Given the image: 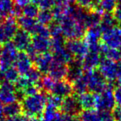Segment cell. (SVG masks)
<instances>
[{
  "instance_id": "cell-13",
  "label": "cell",
  "mask_w": 121,
  "mask_h": 121,
  "mask_svg": "<svg viewBox=\"0 0 121 121\" xmlns=\"http://www.w3.org/2000/svg\"><path fill=\"white\" fill-rule=\"evenodd\" d=\"M13 44L19 52H26L32 42V35L22 28H18L13 38Z\"/></svg>"
},
{
  "instance_id": "cell-41",
  "label": "cell",
  "mask_w": 121,
  "mask_h": 121,
  "mask_svg": "<svg viewBox=\"0 0 121 121\" xmlns=\"http://www.w3.org/2000/svg\"><path fill=\"white\" fill-rule=\"evenodd\" d=\"M113 93H114V97L115 99L116 104L121 105V86H117L113 90Z\"/></svg>"
},
{
  "instance_id": "cell-20",
  "label": "cell",
  "mask_w": 121,
  "mask_h": 121,
  "mask_svg": "<svg viewBox=\"0 0 121 121\" xmlns=\"http://www.w3.org/2000/svg\"><path fill=\"white\" fill-rule=\"evenodd\" d=\"M77 96L82 109H93L95 108L96 95L95 93L86 91Z\"/></svg>"
},
{
  "instance_id": "cell-24",
  "label": "cell",
  "mask_w": 121,
  "mask_h": 121,
  "mask_svg": "<svg viewBox=\"0 0 121 121\" xmlns=\"http://www.w3.org/2000/svg\"><path fill=\"white\" fill-rule=\"evenodd\" d=\"M20 74L13 66H9L4 70H0V81H6L10 83H15L19 78Z\"/></svg>"
},
{
  "instance_id": "cell-3",
  "label": "cell",
  "mask_w": 121,
  "mask_h": 121,
  "mask_svg": "<svg viewBox=\"0 0 121 121\" xmlns=\"http://www.w3.org/2000/svg\"><path fill=\"white\" fill-rule=\"evenodd\" d=\"M87 83L88 91L95 94H99L108 86V81L99 70L93 69L84 72Z\"/></svg>"
},
{
  "instance_id": "cell-42",
  "label": "cell",
  "mask_w": 121,
  "mask_h": 121,
  "mask_svg": "<svg viewBox=\"0 0 121 121\" xmlns=\"http://www.w3.org/2000/svg\"><path fill=\"white\" fill-rule=\"evenodd\" d=\"M111 112H112L113 116H114L115 121L121 119V107H117V106H115V107L111 110Z\"/></svg>"
},
{
  "instance_id": "cell-15",
  "label": "cell",
  "mask_w": 121,
  "mask_h": 121,
  "mask_svg": "<svg viewBox=\"0 0 121 121\" xmlns=\"http://www.w3.org/2000/svg\"><path fill=\"white\" fill-rule=\"evenodd\" d=\"M34 66L37 67L42 74H47L53 61L52 54L49 52L39 53L32 60Z\"/></svg>"
},
{
  "instance_id": "cell-6",
  "label": "cell",
  "mask_w": 121,
  "mask_h": 121,
  "mask_svg": "<svg viewBox=\"0 0 121 121\" xmlns=\"http://www.w3.org/2000/svg\"><path fill=\"white\" fill-rule=\"evenodd\" d=\"M98 67L99 72L103 75L106 81L113 82L115 81L118 75L121 71V60L115 61L110 59L104 58L100 60Z\"/></svg>"
},
{
  "instance_id": "cell-9",
  "label": "cell",
  "mask_w": 121,
  "mask_h": 121,
  "mask_svg": "<svg viewBox=\"0 0 121 121\" xmlns=\"http://www.w3.org/2000/svg\"><path fill=\"white\" fill-rule=\"evenodd\" d=\"M18 50L13 44L9 42L4 45L0 55V70H4L9 66H13L15 63Z\"/></svg>"
},
{
  "instance_id": "cell-27",
  "label": "cell",
  "mask_w": 121,
  "mask_h": 121,
  "mask_svg": "<svg viewBox=\"0 0 121 121\" xmlns=\"http://www.w3.org/2000/svg\"><path fill=\"white\" fill-rule=\"evenodd\" d=\"M116 23H117V22L114 19L113 13H102V15H101V19L99 26L101 28V30H102V32H104V31L108 30V29L114 27L116 25Z\"/></svg>"
},
{
  "instance_id": "cell-19",
  "label": "cell",
  "mask_w": 121,
  "mask_h": 121,
  "mask_svg": "<svg viewBox=\"0 0 121 121\" xmlns=\"http://www.w3.org/2000/svg\"><path fill=\"white\" fill-rule=\"evenodd\" d=\"M66 72H67V65L53 60L47 74L53 80L59 81V80L66 79Z\"/></svg>"
},
{
  "instance_id": "cell-44",
  "label": "cell",
  "mask_w": 121,
  "mask_h": 121,
  "mask_svg": "<svg viewBox=\"0 0 121 121\" xmlns=\"http://www.w3.org/2000/svg\"><path fill=\"white\" fill-rule=\"evenodd\" d=\"M66 121H81L79 115L67 116L66 115Z\"/></svg>"
},
{
  "instance_id": "cell-47",
  "label": "cell",
  "mask_w": 121,
  "mask_h": 121,
  "mask_svg": "<svg viewBox=\"0 0 121 121\" xmlns=\"http://www.w3.org/2000/svg\"><path fill=\"white\" fill-rule=\"evenodd\" d=\"M1 51H2V47H1V45H0V55H1Z\"/></svg>"
},
{
  "instance_id": "cell-31",
  "label": "cell",
  "mask_w": 121,
  "mask_h": 121,
  "mask_svg": "<svg viewBox=\"0 0 121 121\" xmlns=\"http://www.w3.org/2000/svg\"><path fill=\"white\" fill-rule=\"evenodd\" d=\"M72 86H73V91H74V93H76L77 95L86 92V91H88L87 83H86L85 74H83V76H81V77H80L78 80L74 81V82L72 83Z\"/></svg>"
},
{
  "instance_id": "cell-1",
  "label": "cell",
  "mask_w": 121,
  "mask_h": 121,
  "mask_svg": "<svg viewBox=\"0 0 121 121\" xmlns=\"http://www.w3.org/2000/svg\"><path fill=\"white\" fill-rule=\"evenodd\" d=\"M47 102V95L45 91H37L32 95L22 97L21 105L23 114L33 119L42 118Z\"/></svg>"
},
{
  "instance_id": "cell-40",
  "label": "cell",
  "mask_w": 121,
  "mask_h": 121,
  "mask_svg": "<svg viewBox=\"0 0 121 121\" xmlns=\"http://www.w3.org/2000/svg\"><path fill=\"white\" fill-rule=\"evenodd\" d=\"M53 7H66L72 3L73 0H51Z\"/></svg>"
},
{
  "instance_id": "cell-4",
  "label": "cell",
  "mask_w": 121,
  "mask_h": 121,
  "mask_svg": "<svg viewBox=\"0 0 121 121\" xmlns=\"http://www.w3.org/2000/svg\"><path fill=\"white\" fill-rule=\"evenodd\" d=\"M18 28L17 20L13 16L0 21V45L12 42Z\"/></svg>"
},
{
  "instance_id": "cell-48",
  "label": "cell",
  "mask_w": 121,
  "mask_h": 121,
  "mask_svg": "<svg viewBox=\"0 0 121 121\" xmlns=\"http://www.w3.org/2000/svg\"><path fill=\"white\" fill-rule=\"evenodd\" d=\"M118 3H121V0H118Z\"/></svg>"
},
{
  "instance_id": "cell-50",
  "label": "cell",
  "mask_w": 121,
  "mask_h": 121,
  "mask_svg": "<svg viewBox=\"0 0 121 121\" xmlns=\"http://www.w3.org/2000/svg\"><path fill=\"white\" fill-rule=\"evenodd\" d=\"M1 20H2V19H1V17H0V21H1Z\"/></svg>"
},
{
  "instance_id": "cell-14",
  "label": "cell",
  "mask_w": 121,
  "mask_h": 121,
  "mask_svg": "<svg viewBox=\"0 0 121 121\" xmlns=\"http://www.w3.org/2000/svg\"><path fill=\"white\" fill-rule=\"evenodd\" d=\"M50 93L52 95L59 96V97L64 99L66 96L71 95L74 93L72 83L68 81L66 79L55 81Z\"/></svg>"
},
{
  "instance_id": "cell-10",
  "label": "cell",
  "mask_w": 121,
  "mask_h": 121,
  "mask_svg": "<svg viewBox=\"0 0 121 121\" xmlns=\"http://www.w3.org/2000/svg\"><path fill=\"white\" fill-rule=\"evenodd\" d=\"M59 110L67 116L79 115L82 111V108L79 102L78 96L71 95L64 98Z\"/></svg>"
},
{
  "instance_id": "cell-22",
  "label": "cell",
  "mask_w": 121,
  "mask_h": 121,
  "mask_svg": "<svg viewBox=\"0 0 121 121\" xmlns=\"http://www.w3.org/2000/svg\"><path fill=\"white\" fill-rule=\"evenodd\" d=\"M52 54L54 60L60 63H64V64H67L70 60L73 58L72 56L71 55L69 51L66 49V47L65 46L52 50Z\"/></svg>"
},
{
  "instance_id": "cell-36",
  "label": "cell",
  "mask_w": 121,
  "mask_h": 121,
  "mask_svg": "<svg viewBox=\"0 0 121 121\" xmlns=\"http://www.w3.org/2000/svg\"><path fill=\"white\" fill-rule=\"evenodd\" d=\"M99 114V121H115L113 114L109 110L98 111Z\"/></svg>"
},
{
  "instance_id": "cell-8",
  "label": "cell",
  "mask_w": 121,
  "mask_h": 121,
  "mask_svg": "<svg viewBox=\"0 0 121 121\" xmlns=\"http://www.w3.org/2000/svg\"><path fill=\"white\" fill-rule=\"evenodd\" d=\"M101 42L109 47L119 49L121 48V26L115 25L111 28L102 32Z\"/></svg>"
},
{
  "instance_id": "cell-25",
  "label": "cell",
  "mask_w": 121,
  "mask_h": 121,
  "mask_svg": "<svg viewBox=\"0 0 121 121\" xmlns=\"http://www.w3.org/2000/svg\"><path fill=\"white\" fill-rule=\"evenodd\" d=\"M13 0H0V17L1 19L12 17L14 13Z\"/></svg>"
},
{
  "instance_id": "cell-33",
  "label": "cell",
  "mask_w": 121,
  "mask_h": 121,
  "mask_svg": "<svg viewBox=\"0 0 121 121\" xmlns=\"http://www.w3.org/2000/svg\"><path fill=\"white\" fill-rule=\"evenodd\" d=\"M81 121H99V114L93 109H82L80 114Z\"/></svg>"
},
{
  "instance_id": "cell-17",
  "label": "cell",
  "mask_w": 121,
  "mask_h": 121,
  "mask_svg": "<svg viewBox=\"0 0 121 121\" xmlns=\"http://www.w3.org/2000/svg\"><path fill=\"white\" fill-rule=\"evenodd\" d=\"M31 47L37 54L43 53L51 51V39L50 37L41 35L32 36Z\"/></svg>"
},
{
  "instance_id": "cell-38",
  "label": "cell",
  "mask_w": 121,
  "mask_h": 121,
  "mask_svg": "<svg viewBox=\"0 0 121 121\" xmlns=\"http://www.w3.org/2000/svg\"><path fill=\"white\" fill-rule=\"evenodd\" d=\"M32 3H34L40 9H52V4L51 0H32Z\"/></svg>"
},
{
  "instance_id": "cell-43",
  "label": "cell",
  "mask_w": 121,
  "mask_h": 121,
  "mask_svg": "<svg viewBox=\"0 0 121 121\" xmlns=\"http://www.w3.org/2000/svg\"><path fill=\"white\" fill-rule=\"evenodd\" d=\"M32 3V0H14V4L16 7H18L20 9H22V7H24L27 4Z\"/></svg>"
},
{
  "instance_id": "cell-45",
  "label": "cell",
  "mask_w": 121,
  "mask_h": 121,
  "mask_svg": "<svg viewBox=\"0 0 121 121\" xmlns=\"http://www.w3.org/2000/svg\"><path fill=\"white\" fill-rule=\"evenodd\" d=\"M116 81H117V83L119 86H121V71L119 72V74L118 75L117 78H116Z\"/></svg>"
},
{
  "instance_id": "cell-11",
  "label": "cell",
  "mask_w": 121,
  "mask_h": 121,
  "mask_svg": "<svg viewBox=\"0 0 121 121\" xmlns=\"http://www.w3.org/2000/svg\"><path fill=\"white\" fill-rule=\"evenodd\" d=\"M17 91L13 83L9 81H0V102L2 104H9L17 100Z\"/></svg>"
},
{
  "instance_id": "cell-32",
  "label": "cell",
  "mask_w": 121,
  "mask_h": 121,
  "mask_svg": "<svg viewBox=\"0 0 121 121\" xmlns=\"http://www.w3.org/2000/svg\"><path fill=\"white\" fill-rule=\"evenodd\" d=\"M39 10H40V9L34 3H30L21 9V15L36 18Z\"/></svg>"
},
{
  "instance_id": "cell-16",
  "label": "cell",
  "mask_w": 121,
  "mask_h": 121,
  "mask_svg": "<svg viewBox=\"0 0 121 121\" xmlns=\"http://www.w3.org/2000/svg\"><path fill=\"white\" fill-rule=\"evenodd\" d=\"M14 65L19 74L22 76L33 66V61L26 52H18Z\"/></svg>"
},
{
  "instance_id": "cell-34",
  "label": "cell",
  "mask_w": 121,
  "mask_h": 121,
  "mask_svg": "<svg viewBox=\"0 0 121 121\" xmlns=\"http://www.w3.org/2000/svg\"><path fill=\"white\" fill-rule=\"evenodd\" d=\"M42 74L41 73V71H39L37 67H35V66H33L25 75H24V76H27L32 83H34V84L37 86V83H38L39 81H41V79H42Z\"/></svg>"
},
{
  "instance_id": "cell-28",
  "label": "cell",
  "mask_w": 121,
  "mask_h": 121,
  "mask_svg": "<svg viewBox=\"0 0 121 121\" xmlns=\"http://www.w3.org/2000/svg\"><path fill=\"white\" fill-rule=\"evenodd\" d=\"M117 4L118 0H99L95 9L101 13H112Z\"/></svg>"
},
{
  "instance_id": "cell-46",
  "label": "cell",
  "mask_w": 121,
  "mask_h": 121,
  "mask_svg": "<svg viewBox=\"0 0 121 121\" xmlns=\"http://www.w3.org/2000/svg\"><path fill=\"white\" fill-rule=\"evenodd\" d=\"M2 113V106H1V102H0V114Z\"/></svg>"
},
{
  "instance_id": "cell-35",
  "label": "cell",
  "mask_w": 121,
  "mask_h": 121,
  "mask_svg": "<svg viewBox=\"0 0 121 121\" xmlns=\"http://www.w3.org/2000/svg\"><path fill=\"white\" fill-rule=\"evenodd\" d=\"M77 6L86 10L95 9L99 0H74Z\"/></svg>"
},
{
  "instance_id": "cell-12",
  "label": "cell",
  "mask_w": 121,
  "mask_h": 121,
  "mask_svg": "<svg viewBox=\"0 0 121 121\" xmlns=\"http://www.w3.org/2000/svg\"><path fill=\"white\" fill-rule=\"evenodd\" d=\"M67 72L66 79L71 83H73L83 76L85 70L82 66V60L72 58L67 63Z\"/></svg>"
},
{
  "instance_id": "cell-5",
  "label": "cell",
  "mask_w": 121,
  "mask_h": 121,
  "mask_svg": "<svg viewBox=\"0 0 121 121\" xmlns=\"http://www.w3.org/2000/svg\"><path fill=\"white\" fill-rule=\"evenodd\" d=\"M111 83L108 84V86L99 94H95L96 103L95 108L99 111L109 110L111 111L116 106V102L113 93V86Z\"/></svg>"
},
{
  "instance_id": "cell-21",
  "label": "cell",
  "mask_w": 121,
  "mask_h": 121,
  "mask_svg": "<svg viewBox=\"0 0 121 121\" xmlns=\"http://www.w3.org/2000/svg\"><path fill=\"white\" fill-rule=\"evenodd\" d=\"M16 20H17V23L18 25V27L20 28L23 29V30L27 31V32H28L29 33H31V35L34 32L37 23H38V22H37L36 18L27 17V16L24 15L18 16Z\"/></svg>"
},
{
  "instance_id": "cell-2",
  "label": "cell",
  "mask_w": 121,
  "mask_h": 121,
  "mask_svg": "<svg viewBox=\"0 0 121 121\" xmlns=\"http://www.w3.org/2000/svg\"><path fill=\"white\" fill-rule=\"evenodd\" d=\"M56 22L60 24L65 39L84 38L87 27L71 15L65 14Z\"/></svg>"
},
{
  "instance_id": "cell-7",
  "label": "cell",
  "mask_w": 121,
  "mask_h": 121,
  "mask_svg": "<svg viewBox=\"0 0 121 121\" xmlns=\"http://www.w3.org/2000/svg\"><path fill=\"white\" fill-rule=\"evenodd\" d=\"M66 47L73 58L82 60L83 57L89 51V47L84 38L67 39L65 42Z\"/></svg>"
},
{
  "instance_id": "cell-26",
  "label": "cell",
  "mask_w": 121,
  "mask_h": 121,
  "mask_svg": "<svg viewBox=\"0 0 121 121\" xmlns=\"http://www.w3.org/2000/svg\"><path fill=\"white\" fill-rule=\"evenodd\" d=\"M22 112V109L21 103H19L17 100L9 103V104H5L4 107H2V114L6 118L21 114Z\"/></svg>"
},
{
  "instance_id": "cell-39",
  "label": "cell",
  "mask_w": 121,
  "mask_h": 121,
  "mask_svg": "<svg viewBox=\"0 0 121 121\" xmlns=\"http://www.w3.org/2000/svg\"><path fill=\"white\" fill-rule=\"evenodd\" d=\"M115 21L121 25V3H118L116 5L115 9H114V12L112 13Z\"/></svg>"
},
{
  "instance_id": "cell-30",
  "label": "cell",
  "mask_w": 121,
  "mask_h": 121,
  "mask_svg": "<svg viewBox=\"0 0 121 121\" xmlns=\"http://www.w3.org/2000/svg\"><path fill=\"white\" fill-rule=\"evenodd\" d=\"M59 109L52 104H49L47 102V105H46L44 111L42 113V121H52L56 118V116L58 114Z\"/></svg>"
},
{
  "instance_id": "cell-29",
  "label": "cell",
  "mask_w": 121,
  "mask_h": 121,
  "mask_svg": "<svg viewBox=\"0 0 121 121\" xmlns=\"http://www.w3.org/2000/svg\"><path fill=\"white\" fill-rule=\"evenodd\" d=\"M36 19L39 23L48 26L54 19L53 13L52 9H40Z\"/></svg>"
},
{
  "instance_id": "cell-18",
  "label": "cell",
  "mask_w": 121,
  "mask_h": 121,
  "mask_svg": "<svg viewBox=\"0 0 121 121\" xmlns=\"http://www.w3.org/2000/svg\"><path fill=\"white\" fill-rule=\"evenodd\" d=\"M100 52L98 51L89 50L82 59V66L85 71L96 69L100 63Z\"/></svg>"
},
{
  "instance_id": "cell-37",
  "label": "cell",
  "mask_w": 121,
  "mask_h": 121,
  "mask_svg": "<svg viewBox=\"0 0 121 121\" xmlns=\"http://www.w3.org/2000/svg\"><path fill=\"white\" fill-rule=\"evenodd\" d=\"M6 121H33V119L29 116L26 115L25 114H18L13 116L6 118Z\"/></svg>"
},
{
  "instance_id": "cell-49",
  "label": "cell",
  "mask_w": 121,
  "mask_h": 121,
  "mask_svg": "<svg viewBox=\"0 0 121 121\" xmlns=\"http://www.w3.org/2000/svg\"><path fill=\"white\" fill-rule=\"evenodd\" d=\"M116 121H121V119H118V120H116Z\"/></svg>"
},
{
  "instance_id": "cell-23",
  "label": "cell",
  "mask_w": 121,
  "mask_h": 121,
  "mask_svg": "<svg viewBox=\"0 0 121 121\" xmlns=\"http://www.w3.org/2000/svg\"><path fill=\"white\" fill-rule=\"evenodd\" d=\"M100 55L104 56V58L110 59V60H115V61H120L121 60V51L119 49L112 48L106 46L105 44H100Z\"/></svg>"
}]
</instances>
